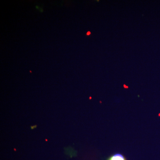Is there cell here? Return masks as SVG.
<instances>
[{
    "label": "cell",
    "instance_id": "6da1fadb",
    "mask_svg": "<svg viewBox=\"0 0 160 160\" xmlns=\"http://www.w3.org/2000/svg\"><path fill=\"white\" fill-rule=\"evenodd\" d=\"M107 160H127L126 158L121 153H115L112 155L108 158Z\"/></svg>",
    "mask_w": 160,
    "mask_h": 160
}]
</instances>
